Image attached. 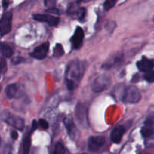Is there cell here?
<instances>
[{
  "mask_svg": "<svg viewBox=\"0 0 154 154\" xmlns=\"http://www.w3.org/2000/svg\"><path fill=\"white\" fill-rule=\"evenodd\" d=\"M75 115L78 118V121L82 124H84L87 122V108L85 106L81 104L77 105L76 109H75Z\"/></svg>",
  "mask_w": 154,
  "mask_h": 154,
  "instance_id": "obj_16",
  "label": "cell"
},
{
  "mask_svg": "<svg viewBox=\"0 0 154 154\" xmlns=\"http://www.w3.org/2000/svg\"><path fill=\"white\" fill-rule=\"evenodd\" d=\"M126 132V129L123 126H117L115 128H114L111 132V141L114 144H119L122 141L123 135Z\"/></svg>",
  "mask_w": 154,
  "mask_h": 154,
  "instance_id": "obj_13",
  "label": "cell"
},
{
  "mask_svg": "<svg viewBox=\"0 0 154 154\" xmlns=\"http://www.w3.org/2000/svg\"><path fill=\"white\" fill-rule=\"evenodd\" d=\"M0 52L6 58H10L13 55V50L8 44L0 42Z\"/></svg>",
  "mask_w": 154,
  "mask_h": 154,
  "instance_id": "obj_18",
  "label": "cell"
},
{
  "mask_svg": "<svg viewBox=\"0 0 154 154\" xmlns=\"http://www.w3.org/2000/svg\"><path fill=\"white\" fill-rule=\"evenodd\" d=\"M30 147H31V132L28 131L26 132L22 144V154L29 153Z\"/></svg>",
  "mask_w": 154,
  "mask_h": 154,
  "instance_id": "obj_17",
  "label": "cell"
},
{
  "mask_svg": "<svg viewBox=\"0 0 154 154\" xmlns=\"http://www.w3.org/2000/svg\"><path fill=\"white\" fill-rule=\"evenodd\" d=\"M153 21H154V17H153Z\"/></svg>",
  "mask_w": 154,
  "mask_h": 154,
  "instance_id": "obj_34",
  "label": "cell"
},
{
  "mask_svg": "<svg viewBox=\"0 0 154 154\" xmlns=\"http://www.w3.org/2000/svg\"><path fill=\"white\" fill-rule=\"evenodd\" d=\"M75 14L77 15V17H78V19H79L80 20H81L84 19V17H85L86 9L84 8H79L78 10V11H77V13Z\"/></svg>",
  "mask_w": 154,
  "mask_h": 154,
  "instance_id": "obj_23",
  "label": "cell"
},
{
  "mask_svg": "<svg viewBox=\"0 0 154 154\" xmlns=\"http://www.w3.org/2000/svg\"><path fill=\"white\" fill-rule=\"evenodd\" d=\"M137 67L139 69V71L144 72V73L153 70L154 60L143 57L142 59L137 63Z\"/></svg>",
  "mask_w": 154,
  "mask_h": 154,
  "instance_id": "obj_11",
  "label": "cell"
},
{
  "mask_svg": "<svg viewBox=\"0 0 154 154\" xmlns=\"http://www.w3.org/2000/svg\"><path fill=\"white\" fill-rule=\"evenodd\" d=\"M117 2V0H105V3H104V8H105V10L109 11L110 9L114 7Z\"/></svg>",
  "mask_w": 154,
  "mask_h": 154,
  "instance_id": "obj_21",
  "label": "cell"
},
{
  "mask_svg": "<svg viewBox=\"0 0 154 154\" xmlns=\"http://www.w3.org/2000/svg\"><path fill=\"white\" fill-rule=\"evenodd\" d=\"M5 94L8 99L20 97L21 96L20 85L18 84H9L5 89Z\"/></svg>",
  "mask_w": 154,
  "mask_h": 154,
  "instance_id": "obj_14",
  "label": "cell"
},
{
  "mask_svg": "<svg viewBox=\"0 0 154 154\" xmlns=\"http://www.w3.org/2000/svg\"><path fill=\"white\" fill-rule=\"evenodd\" d=\"M105 144V138L103 136H91L88 138L87 146L90 152H97Z\"/></svg>",
  "mask_w": 154,
  "mask_h": 154,
  "instance_id": "obj_6",
  "label": "cell"
},
{
  "mask_svg": "<svg viewBox=\"0 0 154 154\" xmlns=\"http://www.w3.org/2000/svg\"><path fill=\"white\" fill-rule=\"evenodd\" d=\"M55 3L56 0H45V5L48 7L52 8L55 5Z\"/></svg>",
  "mask_w": 154,
  "mask_h": 154,
  "instance_id": "obj_27",
  "label": "cell"
},
{
  "mask_svg": "<svg viewBox=\"0 0 154 154\" xmlns=\"http://www.w3.org/2000/svg\"><path fill=\"white\" fill-rule=\"evenodd\" d=\"M12 13L11 11L6 12L0 20V36H4L11 30Z\"/></svg>",
  "mask_w": 154,
  "mask_h": 154,
  "instance_id": "obj_4",
  "label": "cell"
},
{
  "mask_svg": "<svg viewBox=\"0 0 154 154\" xmlns=\"http://www.w3.org/2000/svg\"><path fill=\"white\" fill-rule=\"evenodd\" d=\"M38 122L36 121V120H33L32 121V129L33 130H35V129H36L38 128Z\"/></svg>",
  "mask_w": 154,
  "mask_h": 154,
  "instance_id": "obj_31",
  "label": "cell"
},
{
  "mask_svg": "<svg viewBox=\"0 0 154 154\" xmlns=\"http://www.w3.org/2000/svg\"><path fill=\"white\" fill-rule=\"evenodd\" d=\"M84 33L83 29L81 27H77L75 34L72 36V39H71L73 48H76V49L80 48V46H81V44H82L83 40H84Z\"/></svg>",
  "mask_w": 154,
  "mask_h": 154,
  "instance_id": "obj_15",
  "label": "cell"
},
{
  "mask_svg": "<svg viewBox=\"0 0 154 154\" xmlns=\"http://www.w3.org/2000/svg\"><path fill=\"white\" fill-rule=\"evenodd\" d=\"M123 61V55L120 54H114L112 57L108 58L102 65V68L105 69H110L115 66H118Z\"/></svg>",
  "mask_w": 154,
  "mask_h": 154,
  "instance_id": "obj_10",
  "label": "cell"
},
{
  "mask_svg": "<svg viewBox=\"0 0 154 154\" xmlns=\"http://www.w3.org/2000/svg\"><path fill=\"white\" fill-rule=\"evenodd\" d=\"M64 54V50H63V46L60 44H57L56 45V47L54 49V54H53V56L56 58H58V57H62V56Z\"/></svg>",
  "mask_w": 154,
  "mask_h": 154,
  "instance_id": "obj_19",
  "label": "cell"
},
{
  "mask_svg": "<svg viewBox=\"0 0 154 154\" xmlns=\"http://www.w3.org/2000/svg\"><path fill=\"white\" fill-rule=\"evenodd\" d=\"M141 93L138 89L134 86H130L126 87L121 100L125 103L135 104L138 103L141 100Z\"/></svg>",
  "mask_w": 154,
  "mask_h": 154,
  "instance_id": "obj_2",
  "label": "cell"
},
{
  "mask_svg": "<svg viewBox=\"0 0 154 154\" xmlns=\"http://www.w3.org/2000/svg\"><path fill=\"white\" fill-rule=\"evenodd\" d=\"M9 5V0H3L2 1V7L4 8H6Z\"/></svg>",
  "mask_w": 154,
  "mask_h": 154,
  "instance_id": "obj_30",
  "label": "cell"
},
{
  "mask_svg": "<svg viewBox=\"0 0 154 154\" xmlns=\"http://www.w3.org/2000/svg\"><path fill=\"white\" fill-rule=\"evenodd\" d=\"M144 78L149 83L154 82V70H151L150 72H145L144 75Z\"/></svg>",
  "mask_w": 154,
  "mask_h": 154,
  "instance_id": "obj_22",
  "label": "cell"
},
{
  "mask_svg": "<svg viewBox=\"0 0 154 154\" xmlns=\"http://www.w3.org/2000/svg\"><path fill=\"white\" fill-rule=\"evenodd\" d=\"M0 144H1V137H0Z\"/></svg>",
  "mask_w": 154,
  "mask_h": 154,
  "instance_id": "obj_32",
  "label": "cell"
},
{
  "mask_svg": "<svg viewBox=\"0 0 154 154\" xmlns=\"http://www.w3.org/2000/svg\"><path fill=\"white\" fill-rule=\"evenodd\" d=\"M84 71H83L82 66L79 63V62L76 61L75 63H72L69 66L67 69V77L69 79L72 80L75 79L78 81L81 79V76L83 75Z\"/></svg>",
  "mask_w": 154,
  "mask_h": 154,
  "instance_id": "obj_5",
  "label": "cell"
},
{
  "mask_svg": "<svg viewBox=\"0 0 154 154\" xmlns=\"http://www.w3.org/2000/svg\"><path fill=\"white\" fill-rule=\"evenodd\" d=\"M3 120L8 123L10 126H13L15 129H18V130H23L24 127V121L22 118L17 117V116L12 115V114H5L4 117H3Z\"/></svg>",
  "mask_w": 154,
  "mask_h": 154,
  "instance_id": "obj_7",
  "label": "cell"
},
{
  "mask_svg": "<svg viewBox=\"0 0 154 154\" xmlns=\"http://www.w3.org/2000/svg\"><path fill=\"white\" fill-rule=\"evenodd\" d=\"M24 61V59L22 58V57H16V58L14 59V60L12 61V63L14 64L17 65V64H19V63H22V62Z\"/></svg>",
  "mask_w": 154,
  "mask_h": 154,
  "instance_id": "obj_28",
  "label": "cell"
},
{
  "mask_svg": "<svg viewBox=\"0 0 154 154\" xmlns=\"http://www.w3.org/2000/svg\"><path fill=\"white\" fill-rule=\"evenodd\" d=\"M141 132L146 143L154 141V114L146 119Z\"/></svg>",
  "mask_w": 154,
  "mask_h": 154,
  "instance_id": "obj_1",
  "label": "cell"
},
{
  "mask_svg": "<svg viewBox=\"0 0 154 154\" xmlns=\"http://www.w3.org/2000/svg\"><path fill=\"white\" fill-rule=\"evenodd\" d=\"M110 84H111L110 77L106 75H102L94 80L92 84V90L95 93H100L106 90Z\"/></svg>",
  "mask_w": 154,
  "mask_h": 154,
  "instance_id": "obj_3",
  "label": "cell"
},
{
  "mask_svg": "<svg viewBox=\"0 0 154 154\" xmlns=\"http://www.w3.org/2000/svg\"><path fill=\"white\" fill-rule=\"evenodd\" d=\"M33 19L37 21H40V22L47 23L51 26H55L59 23V21H60V19L57 17L49 14H33Z\"/></svg>",
  "mask_w": 154,
  "mask_h": 154,
  "instance_id": "obj_8",
  "label": "cell"
},
{
  "mask_svg": "<svg viewBox=\"0 0 154 154\" xmlns=\"http://www.w3.org/2000/svg\"><path fill=\"white\" fill-rule=\"evenodd\" d=\"M11 138L13 140L17 139V138H18L17 132L16 131H12V132H11Z\"/></svg>",
  "mask_w": 154,
  "mask_h": 154,
  "instance_id": "obj_29",
  "label": "cell"
},
{
  "mask_svg": "<svg viewBox=\"0 0 154 154\" xmlns=\"http://www.w3.org/2000/svg\"><path fill=\"white\" fill-rule=\"evenodd\" d=\"M66 86H67V88L69 90H73L75 88V83L73 81L69 79V78H66Z\"/></svg>",
  "mask_w": 154,
  "mask_h": 154,
  "instance_id": "obj_25",
  "label": "cell"
},
{
  "mask_svg": "<svg viewBox=\"0 0 154 154\" xmlns=\"http://www.w3.org/2000/svg\"><path fill=\"white\" fill-rule=\"evenodd\" d=\"M49 42L42 44L32 51V53L31 54V57L35 59H37V60H43L46 57L48 50H49Z\"/></svg>",
  "mask_w": 154,
  "mask_h": 154,
  "instance_id": "obj_9",
  "label": "cell"
},
{
  "mask_svg": "<svg viewBox=\"0 0 154 154\" xmlns=\"http://www.w3.org/2000/svg\"><path fill=\"white\" fill-rule=\"evenodd\" d=\"M38 125L42 128L43 129H47L49 127V124H48V122L46 121L44 119H40L38 121Z\"/></svg>",
  "mask_w": 154,
  "mask_h": 154,
  "instance_id": "obj_26",
  "label": "cell"
},
{
  "mask_svg": "<svg viewBox=\"0 0 154 154\" xmlns=\"http://www.w3.org/2000/svg\"><path fill=\"white\" fill-rule=\"evenodd\" d=\"M7 69V63L4 57H0V72H5Z\"/></svg>",
  "mask_w": 154,
  "mask_h": 154,
  "instance_id": "obj_24",
  "label": "cell"
},
{
  "mask_svg": "<svg viewBox=\"0 0 154 154\" xmlns=\"http://www.w3.org/2000/svg\"><path fill=\"white\" fill-rule=\"evenodd\" d=\"M81 154H86V153H81Z\"/></svg>",
  "mask_w": 154,
  "mask_h": 154,
  "instance_id": "obj_33",
  "label": "cell"
},
{
  "mask_svg": "<svg viewBox=\"0 0 154 154\" xmlns=\"http://www.w3.org/2000/svg\"><path fill=\"white\" fill-rule=\"evenodd\" d=\"M66 153V150L62 143L58 142L56 144L55 147H54V153L53 154H65Z\"/></svg>",
  "mask_w": 154,
  "mask_h": 154,
  "instance_id": "obj_20",
  "label": "cell"
},
{
  "mask_svg": "<svg viewBox=\"0 0 154 154\" xmlns=\"http://www.w3.org/2000/svg\"><path fill=\"white\" fill-rule=\"evenodd\" d=\"M64 124L70 138H72V139H75L77 135H78V130L77 129L76 126H75V123H74L72 117H70V116L66 117L64 119Z\"/></svg>",
  "mask_w": 154,
  "mask_h": 154,
  "instance_id": "obj_12",
  "label": "cell"
}]
</instances>
